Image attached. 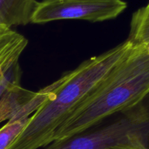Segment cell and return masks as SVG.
<instances>
[{
  "instance_id": "1",
  "label": "cell",
  "mask_w": 149,
  "mask_h": 149,
  "mask_svg": "<svg viewBox=\"0 0 149 149\" xmlns=\"http://www.w3.org/2000/svg\"><path fill=\"white\" fill-rule=\"evenodd\" d=\"M149 94V49L134 44L58 127L53 141L79 134L141 103Z\"/></svg>"
},
{
  "instance_id": "9",
  "label": "cell",
  "mask_w": 149,
  "mask_h": 149,
  "mask_svg": "<svg viewBox=\"0 0 149 149\" xmlns=\"http://www.w3.org/2000/svg\"><path fill=\"white\" fill-rule=\"evenodd\" d=\"M29 118L15 122H7L0 129V149H9L21 131L24 129Z\"/></svg>"
},
{
  "instance_id": "8",
  "label": "cell",
  "mask_w": 149,
  "mask_h": 149,
  "mask_svg": "<svg viewBox=\"0 0 149 149\" xmlns=\"http://www.w3.org/2000/svg\"><path fill=\"white\" fill-rule=\"evenodd\" d=\"M127 39L136 45L149 47V1L132 14Z\"/></svg>"
},
{
  "instance_id": "7",
  "label": "cell",
  "mask_w": 149,
  "mask_h": 149,
  "mask_svg": "<svg viewBox=\"0 0 149 149\" xmlns=\"http://www.w3.org/2000/svg\"><path fill=\"white\" fill-rule=\"evenodd\" d=\"M35 95L36 92L23 88L20 84L7 88L0 97V123L13 121Z\"/></svg>"
},
{
  "instance_id": "5",
  "label": "cell",
  "mask_w": 149,
  "mask_h": 149,
  "mask_svg": "<svg viewBox=\"0 0 149 149\" xmlns=\"http://www.w3.org/2000/svg\"><path fill=\"white\" fill-rule=\"evenodd\" d=\"M28 42L24 36L0 25V97L7 88L20 84L22 71L19 58Z\"/></svg>"
},
{
  "instance_id": "2",
  "label": "cell",
  "mask_w": 149,
  "mask_h": 149,
  "mask_svg": "<svg viewBox=\"0 0 149 149\" xmlns=\"http://www.w3.org/2000/svg\"><path fill=\"white\" fill-rule=\"evenodd\" d=\"M132 45L133 42L127 39L68 71L66 80L29 118L9 149H39L52 143L55 132L68 115L126 55Z\"/></svg>"
},
{
  "instance_id": "3",
  "label": "cell",
  "mask_w": 149,
  "mask_h": 149,
  "mask_svg": "<svg viewBox=\"0 0 149 149\" xmlns=\"http://www.w3.org/2000/svg\"><path fill=\"white\" fill-rule=\"evenodd\" d=\"M110 123L103 122L44 149H149V94L141 103L119 113Z\"/></svg>"
},
{
  "instance_id": "6",
  "label": "cell",
  "mask_w": 149,
  "mask_h": 149,
  "mask_svg": "<svg viewBox=\"0 0 149 149\" xmlns=\"http://www.w3.org/2000/svg\"><path fill=\"white\" fill-rule=\"evenodd\" d=\"M36 0H0V25L11 28L31 23Z\"/></svg>"
},
{
  "instance_id": "4",
  "label": "cell",
  "mask_w": 149,
  "mask_h": 149,
  "mask_svg": "<svg viewBox=\"0 0 149 149\" xmlns=\"http://www.w3.org/2000/svg\"><path fill=\"white\" fill-rule=\"evenodd\" d=\"M127 7L123 0H41L31 23L43 24L60 20H83L91 23L117 17Z\"/></svg>"
}]
</instances>
